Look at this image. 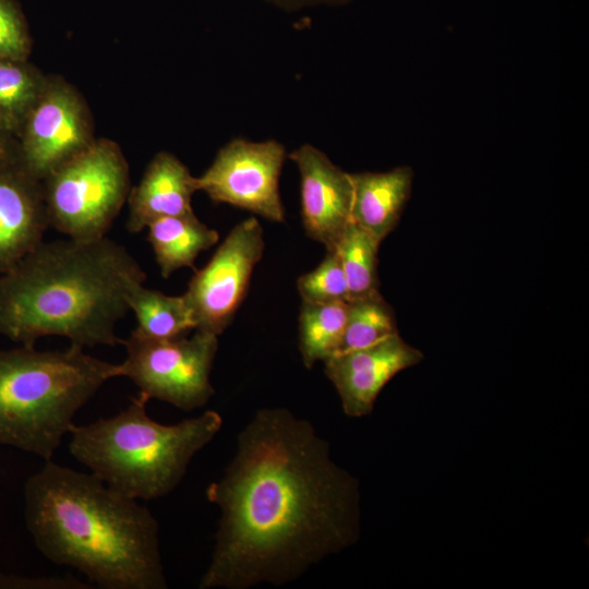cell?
<instances>
[{"label": "cell", "mask_w": 589, "mask_h": 589, "mask_svg": "<svg viewBox=\"0 0 589 589\" xmlns=\"http://www.w3.org/2000/svg\"><path fill=\"white\" fill-rule=\"evenodd\" d=\"M206 498L220 517L200 589L286 585L359 534L358 481L312 423L286 408L254 413Z\"/></svg>", "instance_id": "cell-1"}, {"label": "cell", "mask_w": 589, "mask_h": 589, "mask_svg": "<svg viewBox=\"0 0 589 589\" xmlns=\"http://www.w3.org/2000/svg\"><path fill=\"white\" fill-rule=\"evenodd\" d=\"M25 524L38 551L104 589H166L158 522L137 500L91 472L52 460L24 488Z\"/></svg>", "instance_id": "cell-2"}, {"label": "cell", "mask_w": 589, "mask_h": 589, "mask_svg": "<svg viewBox=\"0 0 589 589\" xmlns=\"http://www.w3.org/2000/svg\"><path fill=\"white\" fill-rule=\"evenodd\" d=\"M95 139L92 112L82 94L61 76L48 75L15 139L16 155L43 181Z\"/></svg>", "instance_id": "cell-8"}, {"label": "cell", "mask_w": 589, "mask_h": 589, "mask_svg": "<svg viewBox=\"0 0 589 589\" xmlns=\"http://www.w3.org/2000/svg\"><path fill=\"white\" fill-rule=\"evenodd\" d=\"M264 251L263 229L256 218L238 224L211 261L195 269L183 293L196 328L221 334L241 304L254 266Z\"/></svg>", "instance_id": "cell-9"}, {"label": "cell", "mask_w": 589, "mask_h": 589, "mask_svg": "<svg viewBox=\"0 0 589 589\" xmlns=\"http://www.w3.org/2000/svg\"><path fill=\"white\" fill-rule=\"evenodd\" d=\"M32 37L26 17L16 0H0V58L28 60Z\"/></svg>", "instance_id": "cell-23"}, {"label": "cell", "mask_w": 589, "mask_h": 589, "mask_svg": "<svg viewBox=\"0 0 589 589\" xmlns=\"http://www.w3.org/2000/svg\"><path fill=\"white\" fill-rule=\"evenodd\" d=\"M49 226L70 238L106 236L128 200L129 164L120 146L95 139L43 180Z\"/></svg>", "instance_id": "cell-6"}, {"label": "cell", "mask_w": 589, "mask_h": 589, "mask_svg": "<svg viewBox=\"0 0 589 589\" xmlns=\"http://www.w3.org/2000/svg\"><path fill=\"white\" fill-rule=\"evenodd\" d=\"M285 157L284 146L276 141L233 140L196 178L197 191L205 192L216 203H227L283 223L279 176Z\"/></svg>", "instance_id": "cell-10"}, {"label": "cell", "mask_w": 589, "mask_h": 589, "mask_svg": "<svg viewBox=\"0 0 589 589\" xmlns=\"http://www.w3.org/2000/svg\"><path fill=\"white\" fill-rule=\"evenodd\" d=\"M48 75L28 60L0 58V127L16 139Z\"/></svg>", "instance_id": "cell-18"}, {"label": "cell", "mask_w": 589, "mask_h": 589, "mask_svg": "<svg viewBox=\"0 0 589 589\" xmlns=\"http://www.w3.org/2000/svg\"><path fill=\"white\" fill-rule=\"evenodd\" d=\"M146 228L147 240L164 278L183 267L195 271L196 256L219 240L218 232L203 224L194 213L158 218Z\"/></svg>", "instance_id": "cell-16"}, {"label": "cell", "mask_w": 589, "mask_h": 589, "mask_svg": "<svg viewBox=\"0 0 589 589\" xmlns=\"http://www.w3.org/2000/svg\"><path fill=\"white\" fill-rule=\"evenodd\" d=\"M422 359L421 351L395 334L374 345L336 353L324 360V364L344 412L363 417L372 412L378 394L397 373Z\"/></svg>", "instance_id": "cell-11"}, {"label": "cell", "mask_w": 589, "mask_h": 589, "mask_svg": "<svg viewBox=\"0 0 589 589\" xmlns=\"http://www.w3.org/2000/svg\"><path fill=\"white\" fill-rule=\"evenodd\" d=\"M16 151L15 139L10 136L1 127H0V158L7 155H10Z\"/></svg>", "instance_id": "cell-25"}, {"label": "cell", "mask_w": 589, "mask_h": 589, "mask_svg": "<svg viewBox=\"0 0 589 589\" xmlns=\"http://www.w3.org/2000/svg\"><path fill=\"white\" fill-rule=\"evenodd\" d=\"M279 3L285 4H292V5H299V4H305V3H313V2H323V1H332V0H276Z\"/></svg>", "instance_id": "cell-26"}, {"label": "cell", "mask_w": 589, "mask_h": 589, "mask_svg": "<svg viewBox=\"0 0 589 589\" xmlns=\"http://www.w3.org/2000/svg\"><path fill=\"white\" fill-rule=\"evenodd\" d=\"M87 582L67 576H17L0 573V588L14 589H88Z\"/></svg>", "instance_id": "cell-24"}, {"label": "cell", "mask_w": 589, "mask_h": 589, "mask_svg": "<svg viewBox=\"0 0 589 589\" xmlns=\"http://www.w3.org/2000/svg\"><path fill=\"white\" fill-rule=\"evenodd\" d=\"M119 376V363L72 344L60 351H0V444L51 460L77 411Z\"/></svg>", "instance_id": "cell-5"}, {"label": "cell", "mask_w": 589, "mask_h": 589, "mask_svg": "<svg viewBox=\"0 0 589 589\" xmlns=\"http://www.w3.org/2000/svg\"><path fill=\"white\" fill-rule=\"evenodd\" d=\"M146 273L108 237L41 241L0 276V334L23 346L45 336L116 346L128 294Z\"/></svg>", "instance_id": "cell-3"}, {"label": "cell", "mask_w": 589, "mask_h": 589, "mask_svg": "<svg viewBox=\"0 0 589 589\" xmlns=\"http://www.w3.org/2000/svg\"><path fill=\"white\" fill-rule=\"evenodd\" d=\"M348 302H302L299 316V348L302 362L311 369L336 353L341 341Z\"/></svg>", "instance_id": "cell-19"}, {"label": "cell", "mask_w": 589, "mask_h": 589, "mask_svg": "<svg viewBox=\"0 0 589 589\" xmlns=\"http://www.w3.org/2000/svg\"><path fill=\"white\" fill-rule=\"evenodd\" d=\"M351 221L378 242L396 227L409 199L413 172L397 167L385 172L350 173Z\"/></svg>", "instance_id": "cell-15"}, {"label": "cell", "mask_w": 589, "mask_h": 589, "mask_svg": "<svg viewBox=\"0 0 589 589\" xmlns=\"http://www.w3.org/2000/svg\"><path fill=\"white\" fill-rule=\"evenodd\" d=\"M148 399L137 394L112 417L73 424L71 455L110 488L135 500H156L172 492L192 458L223 425L213 410L176 424L153 420Z\"/></svg>", "instance_id": "cell-4"}, {"label": "cell", "mask_w": 589, "mask_h": 589, "mask_svg": "<svg viewBox=\"0 0 589 589\" xmlns=\"http://www.w3.org/2000/svg\"><path fill=\"white\" fill-rule=\"evenodd\" d=\"M380 243L368 231L352 221L338 241L334 251L340 259L350 300L380 292L377 279Z\"/></svg>", "instance_id": "cell-20"}, {"label": "cell", "mask_w": 589, "mask_h": 589, "mask_svg": "<svg viewBox=\"0 0 589 589\" xmlns=\"http://www.w3.org/2000/svg\"><path fill=\"white\" fill-rule=\"evenodd\" d=\"M128 305L137 322L132 332L141 337L154 340L173 339L196 328L184 294L167 296L137 284L128 294Z\"/></svg>", "instance_id": "cell-17"}, {"label": "cell", "mask_w": 589, "mask_h": 589, "mask_svg": "<svg viewBox=\"0 0 589 589\" xmlns=\"http://www.w3.org/2000/svg\"><path fill=\"white\" fill-rule=\"evenodd\" d=\"M301 177V215L306 235L334 251L351 223L350 173L320 149L302 145L289 155Z\"/></svg>", "instance_id": "cell-12"}, {"label": "cell", "mask_w": 589, "mask_h": 589, "mask_svg": "<svg viewBox=\"0 0 589 589\" xmlns=\"http://www.w3.org/2000/svg\"><path fill=\"white\" fill-rule=\"evenodd\" d=\"M218 336L195 329L191 337L154 340L133 332L122 345L120 376L130 378L148 400L168 402L183 411L204 407L215 389L211 371Z\"/></svg>", "instance_id": "cell-7"}, {"label": "cell", "mask_w": 589, "mask_h": 589, "mask_svg": "<svg viewBox=\"0 0 589 589\" xmlns=\"http://www.w3.org/2000/svg\"><path fill=\"white\" fill-rule=\"evenodd\" d=\"M49 227L43 181L31 175L16 151L0 158V273L34 250Z\"/></svg>", "instance_id": "cell-13"}, {"label": "cell", "mask_w": 589, "mask_h": 589, "mask_svg": "<svg viewBox=\"0 0 589 589\" xmlns=\"http://www.w3.org/2000/svg\"><path fill=\"white\" fill-rule=\"evenodd\" d=\"M298 291L302 302H349L347 279L336 251H327L323 262L312 272L299 277Z\"/></svg>", "instance_id": "cell-22"}, {"label": "cell", "mask_w": 589, "mask_h": 589, "mask_svg": "<svg viewBox=\"0 0 589 589\" xmlns=\"http://www.w3.org/2000/svg\"><path fill=\"white\" fill-rule=\"evenodd\" d=\"M395 334L398 330L394 311L380 292L353 299L348 302L346 326L336 353L364 348Z\"/></svg>", "instance_id": "cell-21"}, {"label": "cell", "mask_w": 589, "mask_h": 589, "mask_svg": "<svg viewBox=\"0 0 589 589\" xmlns=\"http://www.w3.org/2000/svg\"><path fill=\"white\" fill-rule=\"evenodd\" d=\"M196 191V177L182 161L167 152L156 154L130 190L127 229L139 233L158 218L194 213L191 201Z\"/></svg>", "instance_id": "cell-14"}]
</instances>
